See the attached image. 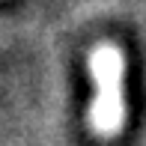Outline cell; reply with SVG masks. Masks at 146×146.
<instances>
[{"label":"cell","mask_w":146,"mask_h":146,"mask_svg":"<svg viewBox=\"0 0 146 146\" xmlns=\"http://www.w3.org/2000/svg\"><path fill=\"white\" fill-rule=\"evenodd\" d=\"M122 51L113 45H102L92 51L90 57V69L92 78L98 84V96L92 104V125L98 134H116L125 116V104H122Z\"/></svg>","instance_id":"6da1fadb"}]
</instances>
